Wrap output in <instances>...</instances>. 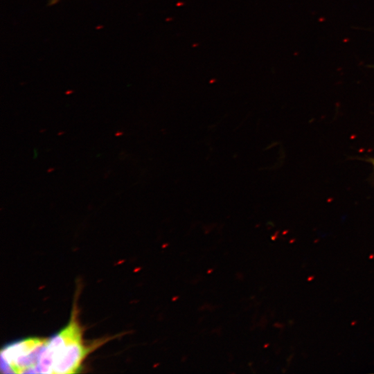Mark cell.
Masks as SVG:
<instances>
[{
	"mask_svg": "<svg viewBox=\"0 0 374 374\" xmlns=\"http://www.w3.org/2000/svg\"><path fill=\"white\" fill-rule=\"evenodd\" d=\"M73 312L68 325L46 341L34 373H76L90 351L84 344L81 328Z\"/></svg>",
	"mask_w": 374,
	"mask_h": 374,
	"instance_id": "obj_1",
	"label": "cell"
},
{
	"mask_svg": "<svg viewBox=\"0 0 374 374\" xmlns=\"http://www.w3.org/2000/svg\"><path fill=\"white\" fill-rule=\"evenodd\" d=\"M46 339L30 337L12 343L1 350L2 373H34Z\"/></svg>",
	"mask_w": 374,
	"mask_h": 374,
	"instance_id": "obj_2",
	"label": "cell"
},
{
	"mask_svg": "<svg viewBox=\"0 0 374 374\" xmlns=\"http://www.w3.org/2000/svg\"><path fill=\"white\" fill-rule=\"evenodd\" d=\"M59 0H51L50 1V4L51 5H53V4H55Z\"/></svg>",
	"mask_w": 374,
	"mask_h": 374,
	"instance_id": "obj_3",
	"label": "cell"
},
{
	"mask_svg": "<svg viewBox=\"0 0 374 374\" xmlns=\"http://www.w3.org/2000/svg\"><path fill=\"white\" fill-rule=\"evenodd\" d=\"M370 161L371 162V163L374 166V157L371 158L370 159Z\"/></svg>",
	"mask_w": 374,
	"mask_h": 374,
	"instance_id": "obj_4",
	"label": "cell"
}]
</instances>
